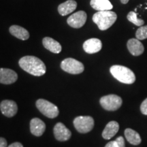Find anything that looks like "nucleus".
<instances>
[{
	"label": "nucleus",
	"mask_w": 147,
	"mask_h": 147,
	"mask_svg": "<svg viewBox=\"0 0 147 147\" xmlns=\"http://www.w3.org/2000/svg\"><path fill=\"white\" fill-rule=\"evenodd\" d=\"M20 67L26 72L35 76H43L47 71L45 64L34 56H25L19 60Z\"/></svg>",
	"instance_id": "obj_1"
},
{
	"label": "nucleus",
	"mask_w": 147,
	"mask_h": 147,
	"mask_svg": "<svg viewBox=\"0 0 147 147\" xmlns=\"http://www.w3.org/2000/svg\"><path fill=\"white\" fill-rule=\"evenodd\" d=\"M117 19V14L110 10L98 11L93 16V21L102 31L109 29L115 23Z\"/></svg>",
	"instance_id": "obj_2"
},
{
	"label": "nucleus",
	"mask_w": 147,
	"mask_h": 147,
	"mask_svg": "<svg viewBox=\"0 0 147 147\" xmlns=\"http://www.w3.org/2000/svg\"><path fill=\"white\" fill-rule=\"evenodd\" d=\"M110 71L114 78L122 83L131 84L136 81V76L133 71L125 66L113 65L110 67Z\"/></svg>",
	"instance_id": "obj_3"
},
{
	"label": "nucleus",
	"mask_w": 147,
	"mask_h": 147,
	"mask_svg": "<svg viewBox=\"0 0 147 147\" xmlns=\"http://www.w3.org/2000/svg\"><path fill=\"white\" fill-rule=\"evenodd\" d=\"M36 107L40 110V113L48 118H56L59 113L58 108L55 104L44 99H39L37 101Z\"/></svg>",
	"instance_id": "obj_4"
},
{
	"label": "nucleus",
	"mask_w": 147,
	"mask_h": 147,
	"mask_svg": "<svg viewBox=\"0 0 147 147\" xmlns=\"http://www.w3.org/2000/svg\"><path fill=\"white\" fill-rule=\"evenodd\" d=\"M74 125L78 132L86 134L93 129L94 127V120L89 116H79L74 120Z\"/></svg>",
	"instance_id": "obj_5"
},
{
	"label": "nucleus",
	"mask_w": 147,
	"mask_h": 147,
	"mask_svg": "<svg viewBox=\"0 0 147 147\" xmlns=\"http://www.w3.org/2000/svg\"><path fill=\"white\" fill-rule=\"evenodd\" d=\"M100 104L104 109L108 111H115L122 105V99L117 95H108L100 99Z\"/></svg>",
	"instance_id": "obj_6"
},
{
	"label": "nucleus",
	"mask_w": 147,
	"mask_h": 147,
	"mask_svg": "<svg viewBox=\"0 0 147 147\" xmlns=\"http://www.w3.org/2000/svg\"><path fill=\"white\" fill-rule=\"evenodd\" d=\"M61 67L63 71L71 74H78L84 71V65L73 58H67L61 63Z\"/></svg>",
	"instance_id": "obj_7"
},
{
	"label": "nucleus",
	"mask_w": 147,
	"mask_h": 147,
	"mask_svg": "<svg viewBox=\"0 0 147 147\" xmlns=\"http://www.w3.org/2000/svg\"><path fill=\"white\" fill-rule=\"evenodd\" d=\"M87 13L83 10H80L75 12L69 16L67 20V23L69 26L73 28L78 29L82 27L87 21Z\"/></svg>",
	"instance_id": "obj_8"
},
{
	"label": "nucleus",
	"mask_w": 147,
	"mask_h": 147,
	"mask_svg": "<svg viewBox=\"0 0 147 147\" xmlns=\"http://www.w3.org/2000/svg\"><path fill=\"white\" fill-rule=\"evenodd\" d=\"M0 110L1 113L7 117H12L18 111V106L15 102L12 100H5L0 104Z\"/></svg>",
	"instance_id": "obj_9"
},
{
	"label": "nucleus",
	"mask_w": 147,
	"mask_h": 147,
	"mask_svg": "<svg viewBox=\"0 0 147 147\" xmlns=\"http://www.w3.org/2000/svg\"><path fill=\"white\" fill-rule=\"evenodd\" d=\"M53 131L55 138L61 142L68 140L71 136V131L62 123H58L55 125Z\"/></svg>",
	"instance_id": "obj_10"
},
{
	"label": "nucleus",
	"mask_w": 147,
	"mask_h": 147,
	"mask_svg": "<svg viewBox=\"0 0 147 147\" xmlns=\"http://www.w3.org/2000/svg\"><path fill=\"white\" fill-rule=\"evenodd\" d=\"M18 79V75L12 69L0 68V83L10 84L15 82Z\"/></svg>",
	"instance_id": "obj_11"
},
{
	"label": "nucleus",
	"mask_w": 147,
	"mask_h": 147,
	"mask_svg": "<svg viewBox=\"0 0 147 147\" xmlns=\"http://www.w3.org/2000/svg\"><path fill=\"white\" fill-rule=\"evenodd\" d=\"M102 48V43L97 38H91L86 40L83 44V49L87 53L93 54L98 53Z\"/></svg>",
	"instance_id": "obj_12"
},
{
	"label": "nucleus",
	"mask_w": 147,
	"mask_h": 147,
	"mask_svg": "<svg viewBox=\"0 0 147 147\" xmlns=\"http://www.w3.org/2000/svg\"><path fill=\"white\" fill-rule=\"evenodd\" d=\"M127 47L129 53L134 56H139L144 53V48L141 42L137 38H131L129 40Z\"/></svg>",
	"instance_id": "obj_13"
},
{
	"label": "nucleus",
	"mask_w": 147,
	"mask_h": 147,
	"mask_svg": "<svg viewBox=\"0 0 147 147\" xmlns=\"http://www.w3.org/2000/svg\"><path fill=\"white\" fill-rule=\"evenodd\" d=\"M46 129V125L41 119L34 118L30 121V131L36 136H41Z\"/></svg>",
	"instance_id": "obj_14"
},
{
	"label": "nucleus",
	"mask_w": 147,
	"mask_h": 147,
	"mask_svg": "<svg viewBox=\"0 0 147 147\" xmlns=\"http://www.w3.org/2000/svg\"><path fill=\"white\" fill-rule=\"evenodd\" d=\"M119 129V125L117 121H110L106 125L102 132V137L106 140H109L115 136Z\"/></svg>",
	"instance_id": "obj_15"
},
{
	"label": "nucleus",
	"mask_w": 147,
	"mask_h": 147,
	"mask_svg": "<svg viewBox=\"0 0 147 147\" xmlns=\"http://www.w3.org/2000/svg\"><path fill=\"white\" fill-rule=\"evenodd\" d=\"M77 2L74 0H67L61 3L58 6V12L60 15L66 16L71 13L76 9Z\"/></svg>",
	"instance_id": "obj_16"
},
{
	"label": "nucleus",
	"mask_w": 147,
	"mask_h": 147,
	"mask_svg": "<svg viewBox=\"0 0 147 147\" xmlns=\"http://www.w3.org/2000/svg\"><path fill=\"white\" fill-rule=\"evenodd\" d=\"M42 43H43L45 49L53 53L58 54V53H61L62 50L61 45H60L59 42L56 41L53 38H49V37H46L44 38L42 40Z\"/></svg>",
	"instance_id": "obj_17"
},
{
	"label": "nucleus",
	"mask_w": 147,
	"mask_h": 147,
	"mask_svg": "<svg viewBox=\"0 0 147 147\" xmlns=\"http://www.w3.org/2000/svg\"><path fill=\"white\" fill-rule=\"evenodd\" d=\"M90 5L97 11L111 10L113 8V5L109 0H91Z\"/></svg>",
	"instance_id": "obj_18"
},
{
	"label": "nucleus",
	"mask_w": 147,
	"mask_h": 147,
	"mask_svg": "<svg viewBox=\"0 0 147 147\" xmlns=\"http://www.w3.org/2000/svg\"><path fill=\"white\" fill-rule=\"evenodd\" d=\"M10 33L12 36L22 40H27L29 38L28 31L18 25H12L9 29Z\"/></svg>",
	"instance_id": "obj_19"
},
{
	"label": "nucleus",
	"mask_w": 147,
	"mask_h": 147,
	"mask_svg": "<svg viewBox=\"0 0 147 147\" xmlns=\"http://www.w3.org/2000/svg\"><path fill=\"white\" fill-rule=\"evenodd\" d=\"M125 136L127 140L130 144L133 145H138L140 144L141 141H142L139 134L130 128H127L125 130Z\"/></svg>",
	"instance_id": "obj_20"
},
{
	"label": "nucleus",
	"mask_w": 147,
	"mask_h": 147,
	"mask_svg": "<svg viewBox=\"0 0 147 147\" xmlns=\"http://www.w3.org/2000/svg\"><path fill=\"white\" fill-rule=\"evenodd\" d=\"M127 18L129 21L131 22V23L134 24V25H136V26L141 27L144 23V20L138 18L137 14L135 12H133V11L129 12L127 16Z\"/></svg>",
	"instance_id": "obj_21"
},
{
	"label": "nucleus",
	"mask_w": 147,
	"mask_h": 147,
	"mask_svg": "<svg viewBox=\"0 0 147 147\" xmlns=\"http://www.w3.org/2000/svg\"><path fill=\"white\" fill-rule=\"evenodd\" d=\"M136 37L138 40H143L147 38V25L140 27L136 33Z\"/></svg>",
	"instance_id": "obj_22"
},
{
	"label": "nucleus",
	"mask_w": 147,
	"mask_h": 147,
	"mask_svg": "<svg viewBox=\"0 0 147 147\" xmlns=\"http://www.w3.org/2000/svg\"><path fill=\"white\" fill-rule=\"evenodd\" d=\"M140 110L144 115H147V98L143 101L140 106Z\"/></svg>",
	"instance_id": "obj_23"
},
{
	"label": "nucleus",
	"mask_w": 147,
	"mask_h": 147,
	"mask_svg": "<svg viewBox=\"0 0 147 147\" xmlns=\"http://www.w3.org/2000/svg\"><path fill=\"white\" fill-rule=\"evenodd\" d=\"M116 142L117 143L118 147H125V144L124 138L122 136H119L115 140Z\"/></svg>",
	"instance_id": "obj_24"
},
{
	"label": "nucleus",
	"mask_w": 147,
	"mask_h": 147,
	"mask_svg": "<svg viewBox=\"0 0 147 147\" xmlns=\"http://www.w3.org/2000/svg\"><path fill=\"white\" fill-rule=\"evenodd\" d=\"M0 147H7V141L3 138H0Z\"/></svg>",
	"instance_id": "obj_25"
},
{
	"label": "nucleus",
	"mask_w": 147,
	"mask_h": 147,
	"mask_svg": "<svg viewBox=\"0 0 147 147\" xmlns=\"http://www.w3.org/2000/svg\"><path fill=\"white\" fill-rule=\"evenodd\" d=\"M105 147H118V145H117V143L116 142V140H115L108 142V144L106 145Z\"/></svg>",
	"instance_id": "obj_26"
},
{
	"label": "nucleus",
	"mask_w": 147,
	"mask_h": 147,
	"mask_svg": "<svg viewBox=\"0 0 147 147\" xmlns=\"http://www.w3.org/2000/svg\"><path fill=\"white\" fill-rule=\"evenodd\" d=\"M8 147H23V144L20 142H14V143H12V144H11L10 146Z\"/></svg>",
	"instance_id": "obj_27"
},
{
	"label": "nucleus",
	"mask_w": 147,
	"mask_h": 147,
	"mask_svg": "<svg viewBox=\"0 0 147 147\" xmlns=\"http://www.w3.org/2000/svg\"><path fill=\"white\" fill-rule=\"evenodd\" d=\"M121 2L122 3H123V4H126V3H128L129 0H120Z\"/></svg>",
	"instance_id": "obj_28"
}]
</instances>
